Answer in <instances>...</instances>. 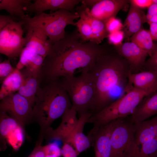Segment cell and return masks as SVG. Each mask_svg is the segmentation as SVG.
Here are the masks:
<instances>
[{"mask_svg": "<svg viewBox=\"0 0 157 157\" xmlns=\"http://www.w3.org/2000/svg\"><path fill=\"white\" fill-rule=\"evenodd\" d=\"M128 77L127 88L133 87L140 89H147L157 82V70L144 71L136 73H132L130 70Z\"/></svg>", "mask_w": 157, "mask_h": 157, "instance_id": "obj_21", "label": "cell"}, {"mask_svg": "<svg viewBox=\"0 0 157 157\" xmlns=\"http://www.w3.org/2000/svg\"><path fill=\"white\" fill-rule=\"evenodd\" d=\"M156 90L157 82L152 86L145 89L132 87L122 97L90 117L87 123L93 124L91 131L95 132L113 120L131 115L145 97Z\"/></svg>", "mask_w": 157, "mask_h": 157, "instance_id": "obj_4", "label": "cell"}, {"mask_svg": "<svg viewBox=\"0 0 157 157\" xmlns=\"http://www.w3.org/2000/svg\"><path fill=\"white\" fill-rule=\"evenodd\" d=\"M23 79V75L22 72L16 68H15L13 72L2 81L0 90V100L18 91L22 85Z\"/></svg>", "mask_w": 157, "mask_h": 157, "instance_id": "obj_23", "label": "cell"}, {"mask_svg": "<svg viewBox=\"0 0 157 157\" xmlns=\"http://www.w3.org/2000/svg\"><path fill=\"white\" fill-rule=\"evenodd\" d=\"M16 68L19 70L25 69L34 77L39 78L44 58L24 47L19 56Z\"/></svg>", "mask_w": 157, "mask_h": 157, "instance_id": "obj_16", "label": "cell"}, {"mask_svg": "<svg viewBox=\"0 0 157 157\" xmlns=\"http://www.w3.org/2000/svg\"><path fill=\"white\" fill-rule=\"evenodd\" d=\"M125 118L120 119L112 133L111 157H135L139 152L135 140L134 123Z\"/></svg>", "mask_w": 157, "mask_h": 157, "instance_id": "obj_7", "label": "cell"}, {"mask_svg": "<svg viewBox=\"0 0 157 157\" xmlns=\"http://www.w3.org/2000/svg\"><path fill=\"white\" fill-rule=\"evenodd\" d=\"M76 26L82 41L85 42L90 41L96 42L92 30L87 22L80 18L76 22Z\"/></svg>", "mask_w": 157, "mask_h": 157, "instance_id": "obj_28", "label": "cell"}, {"mask_svg": "<svg viewBox=\"0 0 157 157\" xmlns=\"http://www.w3.org/2000/svg\"><path fill=\"white\" fill-rule=\"evenodd\" d=\"M24 24L22 20L13 21L0 30V52L10 59L19 56L24 47L25 38L22 28Z\"/></svg>", "mask_w": 157, "mask_h": 157, "instance_id": "obj_8", "label": "cell"}, {"mask_svg": "<svg viewBox=\"0 0 157 157\" xmlns=\"http://www.w3.org/2000/svg\"><path fill=\"white\" fill-rule=\"evenodd\" d=\"M80 0H35L33 3L25 6V13H34L38 15L48 10H55L65 9L71 12L74 11L75 6L81 2Z\"/></svg>", "mask_w": 157, "mask_h": 157, "instance_id": "obj_14", "label": "cell"}, {"mask_svg": "<svg viewBox=\"0 0 157 157\" xmlns=\"http://www.w3.org/2000/svg\"><path fill=\"white\" fill-rule=\"evenodd\" d=\"M149 25V31L153 40L157 41V23L148 22Z\"/></svg>", "mask_w": 157, "mask_h": 157, "instance_id": "obj_40", "label": "cell"}, {"mask_svg": "<svg viewBox=\"0 0 157 157\" xmlns=\"http://www.w3.org/2000/svg\"><path fill=\"white\" fill-rule=\"evenodd\" d=\"M0 103V111L15 118L24 129L32 121L33 107L29 101L18 92L6 96Z\"/></svg>", "mask_w": 157, "mask_h": 157, "instance_id": "obj_9", "label": "cell"}, {"mask_svg": "<svg viewBox=\"0 0 157 157\" xmlns=\"http://www.w3.org/2000/svg\"><path fill=\"white\" fill-rule=\"evenodd\" d=\"M129 11L123 24L122 30L124 38L128 40L142 28L143 24L147 22L146 15L141 9L130 3Z\"/></svg>", "mask_w": 157, "mask_h": 157, "instance_id": "obj_17", "label": "cell"}, {"mask_svg": "<svg viewBox=\"0 0 157 157\" xmlns=\"http://www.w3.org/2000/svg\"><path fill=\"white\" fill-rule=\"evenodd\" d=\"M110 46L83 41L76 28L53 44L44 59L41 73L50 82L74 75L77 70L89 71L99 56L113 48Z\"/></svg>", "mask_w": 157, "mask_h": 157, "instance_id": "obj_1", "label": "cell"}, {"mask_svg": "<svg viewBox=\"0 0 157 157\" xmlns=\"http://www.w3.org/2000/svg\"><path fill=\"white\" fill-rule=\"evenodd\" d=\"M60 84L68 94L72 108L79 117L87 113L92 114L96 96L94 83L89 70L81 72L77 76L62 77Z\"/></svg>", "mask_w": 157, "mask_h": 157, "instance_id": "obj_5", "label": "cell"}, {"mask_svg": "<svg viewBox=\"0 0 157 157\" xmlns=\"http://www.w3.org/2000/svg\"><path fill=\"white\" fill-rule=\"evenodd\" d=\"M79 18L76 12L60 9L49 14L43 13L32 17H28L24 21V24L41 30L54 43L65 37L66 27L69 25L76 26V22L74 20Z\"/></svg>", "mask_w": 157, "mask_h": 157, "instance_id": "obj_6", "label": "cell"}, {"mask_svg": "<svg viewBox=\"0 0 157 157\" xmlns=\"http://www.w3.org/2000/svg\"><path fill=\"white\" fill-rule=\"evenodd\" d=\"M153 3H155L157 4V0H152Z\"/></svg>", "mask_w": 157, "mask_h": 157, "instance_id": "obj_43", "label": "cell"}, {"mask_svg": "<svg viewBox=\"0 0 157 157\" xmlns=\"http://www.w3.org/2000/svg\"><path fill=\"white\" fill-rule=\"evenodd\" d=\"M31 3V0H0V10H5L11 16H18L24 21L28 16L24 8Z\"/></svg>", "mask_w": 157, "mask_h": 157, "instance_id": "obj_26", "label": "cell"}, {"mask_svg": "<svg viewBox=\"0 0 157 157\" xmlns=\"http://www.w3.org/2000/svg\"><path fill=\"white\" fill-rule=\"evenodd\" d=\"M22 73L23 81L17 92L26 98L33 107L36 94L39 87V78L33 76L26 69Z\"/></svg>", "mask_w": 157, "mask_h": 157, "instance_id": "obj_22", "label": "cell"}, {"mask_svg": "<svg viewBox=\"0 0 157 157\" xmlns=\"http://www.w3.org/2000/svg\"><path fill=\"white\" fill-rule=\"evenodd\" d=\"M92 115V113H88L79 117L70 138L69 143L74 147L78 155L89 148L92 144L89 137L84 134L83 130Z\"/></svg>", "mask_w": 157, "mask_h": 157, "instance_id": "obj_18", "label": "cell"}, {"mask_svg": "<svg viewBox=\"0 0 157 157\" xmlns=\"http://www.w3.org/2000/svg\"><path fill=\"white\" fill-rule=\"evenodd\" d=\"M90 8L82 3L81 6L76 8V12L81 18L90 25L93 32L95 42L99 44L109 34L107 31L104 22L99 20L92 16L89 13Z\"/></svg>", "mask_w": 157, "mask_h": 157, "instance_id": "obj_20", "label": "cell"}, {"mask_svg": "<svg viewBox=\"0 0 157 157\" xmlns=\"http://www.w3.org/2000/svg\"><path fill=\"white\" fill-rule=\"evenodd\" d=\"M61 151L63 157H77L78 155L74 147L67 143H63Z\"/></svg>", "mask_w": 157, "mask_h": 157, "instance_id": "obj_35", "label": "cell"}, {"mask_svg": "<svg viewBox=\"0 0 157 157\" xmlns=\"http://www.w3.org/2000/svg\"><path fill=\"white\" fill-rule=\"evenodd\" d=\"M24 25L26 31L24 47L45 59L50 53L54 43L40 28L26 24Z\"/></svg>", "mask_w": 157, "mask_h": 157, "instance_id": "obj_10", "label": "cell"}, {"mask_svg": "<svg viewBox=\"0 0 157 157\" xmlns=\"http://www.w3.org/2000/svg\"><path fill=\"white\" fill-rule=\"evenodd\" d=\"M43 147L45 157H60L62 156L61 149L56 142L49 143Z\"/></svg>", "mask_w": 157, "mask_h": 157, "instance_id": "obj_31", "label": "cell"}, {"mask_svg": "<svg viewBox=\"0 0 157 157\" xmlns=\"http://www.w3.org/2000/svg\"><path fill=\"white\" fill-rule=\"evenodd\" d=\"M57 81L50 82L44 87H39L36 94L32 120L37 122L40 127L36 142L38 144L42 143L53 122L72 107L68 94Z\"/></svg>", "mask_w": 157, "mask_h": 157, "instance_id": "obj_3", "label": "cell"}, {"mask_svg": "<svg viewBox=\"0 0 157 157\" xmlns=\"http://www.w3.org/2000/svg\"><path fill=\"white\" fill-rule=\"evenodd\" d=\"M135 157H157V140L153 139L142 145Z\"/></svg>", "mask_w": 157, "mask_h": 157, "instance_id": "obj_29", "label": "cell"}, {"mask_svg": "<svg viewBox=\"0 0 157 157\" xmlns=\"http://www.w3.org/2000/svg\"><path fill=\"white\" fill-rule=\"evenodd\" d=\"M97 0H82V3L85 5L90 9L96 3Z\"/></svg>", "mask_w": 157, "mask_h": 157, "instance_id": "obj_42", "label": "cell"}, {"mask_svg": "<svg viewBox=\"0 0 157 157\" xmlns=\"http://www.w3.org/2000/svg\"><path fill=\"white\" fill-rule=\"evenodd\" d=\"M129 3L127 0H97L90 9L89 13L94 17L104 22L112 17H116L118 12Z\"/></svg>", "mask_w": 157, "mask_h": 157, "instance_id": "obj_15", "label": "cell"}, {"mask_svg": "<svg viewBox=\"0 0 157 157\" xmlns=\"http://www.w3.org/2000/svg\"><path fill=\"white\" fill-rule=\"evenodd\" d=\"M77 113L76 111L72 107L67 109L62 116L59 126L55 129L49 128L45 133L44 138L47 140H59L63 143H69L78 122Z\"/></svg>", "mask_w": 157, "mask_h": 157, "instance_id": "obj_11", "label": "cell"}, {"mask_svg": "<svg viewBox=\"0 0 157 157\" xmlns=\"http://www.w3.org/2000/svg\"><path fill=\"white\" fill-rule=\"evenodd\" d=\"M134 123L135 140L139 147L149 141L156 139L149 120Z\"/></svg>", "mask_w": 157, "mask_h": 157, "instance_id": "obj_27", "label": "cell"}, {"mask_svg": "<svg viewBox=\"0 0 157 157\" xmlns=\"http://www.w3.org/2000/svg\"><path fill=\"white\" fill-rule=\"evenodd\" d=\"M28 157H45L43 146L41 145H36Z\"/></svg>", "mask_w": 157, "mask_h": 157, "instance_id": "obj_38", "label": "cell"}, {"mask_svg": "<svg viewBox=\"0 0 157 157\" xmlns=\"http://www.w3.org/2000/svg\"><path fill=\"white\" fill-rule=\"evenodd\" d=\"M144 68L147 70H157V47L150 57L146 60Z\"/></svg>", "mask_w": 157, "mask_h": 157, "instance_id": "obj_34", "label": "cell"}, {"mask_svg": "<svg viewBox=\"0 0 157 157\" xmlns=\"http://www.w3.org/2000/svg\"><path fill=\"white\" fill-rule=\"evenodd\" d=\"M130 3L141 9L142 8H148L152 4V0H130Z\"/></svg>", "mask_w": 157, "mask_h": 157, "instance_id": "obj_37", "label": "cell"}, {"mask_svg": "<svg viewBox=\"0 0 157 157\" xmlns=\"http://www.w3.org/2000/svg\"><path fill=\"white\" fill-rule=\"evenodd\" d=\"M130 70L128 62L115 48L98 57L89 71L96 91L92 115L126 93Z\"/></svg>", "mask_w": 157, "mask_h": 157, "instance_id": "obj_2", "label": "cell"}, {"mask_svg": "<svg viewBox=\"0 0 157 157\" xmlns=\"http://www.w3.org/2000/svg\"><path fill=\"white\" fill-rule=\"evenodd\" d=\"M13 21V17L10 15H0V30H2Z\"/></svg>", "mask_w": 157, "mask_h": 157, "instance_id": "obj_39", "label": "cell"}, {"mask_svg": "<svg viewBox=\"0 0 157 157\" xmlns=\"http://www.w3.org/2000/svg\"><path fill=\"white\" fill-rule=\"evenodd\" d=\"M131 42L145 51L150 56L157 47L154 43L149 31L143 28L134 34L130 38Z\"/></svg>", "mask_w": 157, "mask_h": 157, "instance_id": "obj_25", "label": "cell"}, {"mask_svg": "<svg viewBox=\"0 0 157 157\" xmlns=\"http://www.w3.org/2000/svg\"><path fill=\"white\" fill-rule=\"evenodd\" d=\"M15 69L12 66L10 59L6 60L0 63V80L3 81L14 71Z\"/></svg>", "mask_w": 157, "mask_h": 157, "instance_id": "obj_32", "label": "cell"}, {"mask_svg": "<svg viewBox=\"0 0 157 157\" xmlns=\"http://www.w3.org/2000/svg\"><path fill=\"white\" fill-rule=\"evenodd\" d=\"M120 119L113 120L100 128L91 138L94 146V157H111V137Z\"/></svg>", "mask_w": 157, "mask_h": 157, "instance_id": "obj_12", "label": "cell"}, {"mask_svg": "<svg viewBox=\"0 0 157 157\" xmlns=\"http://www.w3.org/2000/svg\"><path fill=\"white\" fill-rule=\"evenodd\" d=\"M114 47L118 53L128 62L132 73H138L144 68L148 54L135 43L132 42H126Z\"/></svg>", "mask_w": 157, "mask_h": 157, "instance_id": "obj_13", "label": "cell"}, {"mask_svg": "<svg viewBox=\"0 0 157 157\" xmlns=\"http://www.w3.org/2000/svg\"><path fill=\"white\" fill-rule=\"evenodd\" d=\"M147 23H157V4H152L148 8L146 15Z\"/></svg>", "mask_w": 157, "mask_h": 157, "instance_id": "obj_36", "label": "cell"}, {"mask_svg": "<svg viewBox=\"0 0 157 157\" xmlns=\"http://www.w3.org/2000/svg\"><path fill=\"white\" fill-rule=\"evenodd\" d=\"M0 111V149L3 150L6 147V139L17 129L22 126L15 118L5 112Z\"/></svg>", "mask_w": 157, "mask_h": 157, "instance_id": "obj_24", "label": "cell"}, {"mask_svg": "<svg viewBox=\"0 0 157 157\" xmlns=\"http://www.w3.org/2000/svg\"><path fill=\"white\" fill-rule=\"evenodd\" d=\"M157 115V90L145 97L131 115L134 123L145 120Z\"/></svg>", "mask_w": 157, "mask_h": 157, "instance_id": "obj_19", "label": "cell"}, {"mask_svg": "<svg viewBox=\"0 0 157 157\" xmlns=\"http://www.w3.org/2000/svg\"><path fill=\"white\" fill-rule=\"evenodd\" d=\"M104 22L106 29L109 33L122 29L123 24L120 19L116 17H111Z\"/></svg>", "mask_w": 157, "mask_h": 157, "instance_id": "obj_30", "label": "cell"}, {"mask_svg": "<svg viewBox=\"0 0 157 157\" xmlns=\"http://www.w3.org/2000/svg\"><path fill=\"white\" fill-rule=\"evenodd\" d=\"M109 43L116 46L121 44L124 38V33L122 30L109 33L107 37Z\"/></svg>", "mask_w": 157, "mask_h": 157, "instance_id": "obj_33", "label": "cell"}, {"mask_svg": "<svg viewBox=\"0 0 157 157\" xmlns=\"http://www.w3.org/2000/svg\"><path fill=\"white\" fill-rule=\"evenodd\" d=\"M149 120L154 132L156 139L157 140V115Z\"/></svg>", "mask_w": 157, "mask_h": 157, "instance_id": "obj_41", "label": "cell"}]
</instances>
